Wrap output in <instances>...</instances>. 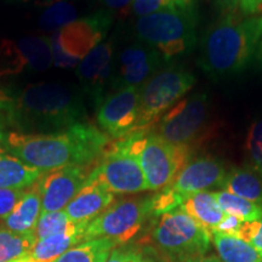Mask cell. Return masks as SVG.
I'll return each instance as SVG.
<instances>
[{
	"instance_id": "6da1fadb",
	"label": "cell",
	"mask_w": 262,
	"mask_h": 262,
	"mask_svg": "<svg viewBox=\"0 0 262 262\" xmlns=\"http://www.w3.org/2000/svg\"><path fill=\"white\" fill-rule=\"evenodd\" d=\"M110 145L106 134L86 123L56 134H0L6 152L41 172L67 165L95 166Z\"/></svg>"
},
{
	"instance_id": "7a4b0ae2",
	"label": "cell",
	"mask_w": 262,
	"mask_h": 262,
	"mask_svg": "<svg viewBox=\"0 0 262 262\" xmlns=\"http://www.w3.org/2000/svg\"><path fill=\"white\" fill-rule=\"evenodd\" d=\"M84 116L81 101L62 85L34 84L9 93L8 133H62L84 123Z\"/></svg>"
},
{
	"instance_id": "3957f363",
	"label": "cell",
	"mask_w": 262,
	"mask_h": 262,
	"mask_svg": "<svg viewBox=\"0 0 262 262\" xmlns=\"http://www.w3.org/2000/svg\"><path fill=\"white\" fill-rule=\"evenodd\" d=\"M262 33V16L244 19L229 14L203 34L199 67L212 79L243 72L256 56Z\"/></svg>"
},
{
	"instance_id": "277c9868",
	"label": "cell",
	"mask_w": 262,
	"mask_h": 262,
	"mask_svg": "<svg viewBox=\"0 0 262 262\" xmlns=\"http://www.w3.org/2000/svg\"><path fill=\"white\" fill-rule=\"evenodd\" d=\"M198 14L194 3L171 5L140 17L136 33L146 45L159 52L164 61L191 52L196 42Z\"/></svg>"
},
{
	"instance_id": "5b68a950",
	"label": "cell",
	"mask_w": 262,
	"mask_h": 262,
	"mask_svg": "<svg viewBox=\"0 0 262 262\" xmlns=\"http://www.w3.org/2000/svg\"><path fill=\"white\" fill-rule=\"evenodd\" d=\"M118 141L139 160L148 191H162L171 186L193 153L188 147L164 141L153 129L136 130Z\"/></svg>"
},
{
	"instance_id": "8992f818",
	"label": "cell",
	"mask_w": 262,
	"mask_h": 262,
	"mask_svg": "<svg viewBox=\"0 0 262 262\" xmlns=\"http://www.w3.org/2000/svg\"><path fill=\"white\" fill-rule=\"evenodd\" d=\"M150 221L149 243L165 262H188L208 251L211 235L180 208Z\"/></svg>"
},
{
	"instance_id": "52a82bcc",
	"label": "cell",
	"mask_w": 262,
	"mask_h": 262,
	"mask_svg": "<svg viewBox=\"0 0 262 262\" xmlns=\"http://www.w3.org/2000/svg\"><path fill=\"white\" fill-rule=\"evenodd\" d=\"M210 114L208 95L199 93L171 107L153 131L173 146L194 149L196 145L212 135Z\"/></svg>"
},
{
	"instance_id": "ba28073f",
	"label": "cell",
	"mask_w": 262,
	"mask_h": 262,
	"mask_svg": "<svg viewBox=\"0 0 262 262\" xmlns=\"http://www.w3.org/2000/svg\"><path fill=\"white\" fill-rule=\"evenodd\" d=\"M195 78L182 67H168L140 86L139 120L136 130H152L153 125L192 89ZM135 130V131H136Z\"/></svg>"
},
{
	"instance_id": "9c48e42d",
	"label": "cell",
	"mask_w": 262,
	"mask_h": 262,
	"mask_svg": "<svg viewBox=\"0 0 262 262\" xmlns=\"http://www.w3.org/2000/svg\"><path fill=\"white\" fill-rule=\"evenodd\" d=\"M152 219V195L122 199L88 224L84 239L108 238L120 247L135 237Z\"/></svg>"
},
{
	"instance_id": "30bf717a",
	"label": "cell",
	"mask_w": 262,
	"mask_h": 262,
	"mask_svg": "<svg viewBox=\"0 0 262 262\" xmlns=\"http://www.w3.org/2000/svg\"><path fill=\"white\" fill-rule=\"evenodd\" d=\"M110 25V17L103 12H98L54 32L50 45L55 66L72 68L79 64L100 44Z\"/></svg>"
},
{
	"instance_id": "8fae6325",
	"label": "cell",
	"mask_w": 262,
	"mask_h": 262,
	"mask_svg": "<svg viewBox=\"0 0 262 262\" xmlns=\"http://www.w3.org/2000/svg\"><path fill=\"white\" fill-rule=\"evenodd\" d=\"M88 182L96 183L113 194L148 191L139 160L127 152L119 141L110 145L104 156L91 170Z\"/></svg>"
},
{
	"instance_id": "7c38bea8",
	"label": "cell",
	"mask_w": 262,
	"mask_h": 262,
	"mask_svg": "<svg viewBox=\"0 0 262 262\" xmlns=\"http://www.w3.org/2000/svg\"><path fill=\"white\" fill-rule=\"evenodd\" d=\"M95 166L67 165L44 172L38 186L41 196V214L64 210L88 181Z\"/></svg>"
},
{
	"instance_id": "4fadbf2b",
	"label": "cell",
	"mask_w": 262,
	"mask_h": 262,
	"mask_svg": "<svg viewBox=\"0 0 262 262\" xmlns=\"http://www.w3.org/2000/svg\"><path fill=\"white\" fill-rule=\"evenodd\" d=\"M140 88L117 90L97 108V124L107 136L120 140L136 130L139 120Z\"/></svg>"
},
{
	"instance_id": "5bb4252c",
	"label": "cell",
	"mask_w": 262,
	"mask_h": 262,
	"mask_svg": "<svg viewBox=\"0 0 262 262\" xmlns=\"http://www.w3.org/2000/svg\"><path fill=\"white\" fill-rule=\"evenodd\" d=\"M163 61L159 52L148 45L137 44L127 47L119 56L112 86L117 90L129 86H142L156 74Z\"/></svg>"
},
{
	"instance_id": "9a60e30c",
	"label": "cell",
	"mask_w": 262,
	"mask_h": 262,
	"mask_svg": "<svg viewBox=\"0 0 262 262\" xmlns=\"http://www.w3.org/2000/svg\"><path fill=\"white\" fill-rule=\"evenodd\" d=\"M226 173L227 171L220 159L201 157L189 160L169 187L186 198L209 188L222 187Z\"/></svg>"
},
{
	"instance_id": "2e32d148",
	"label": "cell",
	"mask_w": 262,
	"mask_h": 262,
	"mask_svg": "<svg viewBox=\"0 0 262 262\" xmlns=\"http://www.w3.org/2000/svg\"><path fill=\"white\" fill-rule=\"evenodd\" d=\"M112 42H101L78 64V78L97 107L103 101L104 86L112 72Z\"/></svg>"
},
{
	"instance_id": "e0dca14e",
	"label": "cell",
	"mask_w": 262,
	"mask_h": 262,
	"mask_svg": "<svg viewBox=\"0 0 262 262\" xmlns=\"http://www.w3.org/2000/svg\"><path fill=\"white\" fill-rule=\"evenodd\" d=\"M8 55L11 58L10 73H16L25 68L33 71H47L51 67L52 52L48 37H26L10 42Z\"/></svg>"
},
{
	"instance_id": "ac0fdd59",
	"label": "cell",
	"mask_w": 262,
	"mask_h": 262,
	"mask_svg": "<svg viewBox=\"0 0 262 262\" xmlns=\"http://www.w3.org/2000/svg\"><path fill=\"white\" fill-rule=\"evenodd\" d=\"M114 203L113 193L96 183L88 182L64 208V212L74 224H89Z\"/></svg>"
},
{
	"instance_id": "d6986e66",
	"label": "cell",
	"mask_w": 262,
	"mask_h": 262,
	"mask_svg": "<svg viewBox=\"0 0 262 262\" xmlns=\"http://www.w3.org/2000/svg\"><path fill=\"white\" fill-rule=\"evenodd\" d=\"M39 181V180H38ZM41 215V196L38 182L26 188L14 210L0 224V228L16 233H34L35 226Z\"/></svg>"
},
{
	"instance_id": "ffe728a7",
	"label": "cell",
	"mask_w": 262,
	"mask_h": 262,
	"mask_svg": "<svg viewBox=\"0 0 262 262\" xmlns=\"http://www.w3.org/2000/svg\"><path fill=\"white\" fill-rule=\"evenodd\" d=\"M86 226V224H77L67 231L38 241L27 257L33 262H54L71 248L85 242Z\"/></svg>"
},
{
	"instance_id": "44dd1931",
	"label": "cell",
	"mask_w": 262,
	"mask_h": 262,
	"mask_svg": "<svg viewBox=\"0 0 262 262\" xmlns=\"http://www.w3.org/2000/svg\"><path fill=\"white\" fill-rule=\"evenodd\" d=\"M180 209L185 211L189 217H192L210 235H212V232L224 220L226 215L220 205L217 204L214 193L206 191L186 196Z\"/></svg>"
},
{
	"instance_id": "7402d4cb",
	"label": "cell",
	"mask_w": 262,
	"mask_h": 262,
	"mask_svg": "<svg viewBox=\"0 0 262 262\" xmlns=\"http://www.w3.org/2000/svg\"><path fill=\"white\" fill-rule=\"evenodd\" d=\"M40 170L32 168L0 146V188L25 189L41 178Z\"/></svg>"
},
{
	"instance_id": "603a6c76",
	"label": "cell",
	"mask_w": 262,
	"mask_h": 262,
	"mask_svg": "<svg viewBox=\"0 0 262 262\" xmlns=\"http://www.w3.org/2000/svg\"><path fill=\"white\" fill-rule=\"evenodd\" d=\"M222 188L262 208V178L251 168L232 169L226 173Z\"/></svg>"
},
{
	"instance_id": "cb8c5ba5",
	"label": "cell",
	"mask_w": 262,
	"mask_h": 262,
	"mask_svg": "<svg viewBox=\"0 0 262 262\" xmlns=\"http://www.w3.org/2000/svg\"><path fill=\"white\" fill-rule=\"evenodd\" d=\"M211 239L222 262H262L256 249L235 235L214 232Z\"/></svg>"
},
{
	"instance_id": "d4e9b609",
	"label": "cell",
	"mask_w": 262,
	"mask_h": 262,
	"mask_svg": "<svg viewBox=\"0 0 262 262\" xmlns=\"http://www.w3.org/2000/svg\"><path fill=\"white\" fill-rule=\"evenodd\" d=\"M117 247L119 245L112 239H90L71 248L54 262H106L111 251Z\"/></svg>"
},
{
	"instance_id": "484cf974",
	"label": "cell",
	"mask_w": 262,
	"mask_h": 262,
	"mask_svg": "<svg viewBox=\"0 0 262 262\" xmlns=\"http://www.w3.org/2000/svg\"><path fill=\"white\" fill-rule=\"evenodd\" d=\"M37 242L34 233H16L0 228V262H14L28 256Z\"/></svg>"
},
{
	"instance_id": "4316f807",
	"label": "cell",
	"mask_w": 262,
	"mask_h": 262,
	"mask_svg": "<svg viewBox=\"0 0 262 262\" xmlns=\"http://www.w3.org/2000/svg\"><path fill=\"white\" fill-rule=\"evenodd\" d=\"M214 193L217 204L220 205L225 214L237 216L242 221H261L262 220V208L260 205L249 202L229 193L227 191H219Z\"/></svg>"
},
{
	"instance_id": "83f0119b",
	"label": "cell",
	"mask_w": 262,
	"mask_h": 262,
	"mask_svg": "<svg viewBox=\"0 0 262 262\" xmlns=\"http://www.w3.org/2000/svg\"><path fill=\"white\" fill-rule=\"evenodd\" d=\"M77 10L64 0H55L49 4L39 19V27L45 32H56L77 19Z\"/></svg>"
},
{
	"instance_id": "f1b7e54d",
	"label": "cell",
	"mask_w": 262,
	"mask_h": 262,
	"mask_svg": "<svg viewBox=\"0 0 262 262\" xmlns=\"http://www.w3.org/2000/svg\"><path fill=\"white\" fill-rule=\"evenodd\" d=\"M75 225L77 224L70 220L64 210L44 212L39 217L38 224L34 229V234L38 241H41V239L50 237V235L67 231V229L74 227Z\"/></svg>"
},
{
	"instance_id": "f546056e",
	"label": "cell",
	"mask_w": 262,
	"mask_h": 262,
	"mask_svg": "<svg viewBox=\"0 0 262 262\" xmlns=\"http://www.w3.org/2000/svg\"><path fill=\"white\" fill-rule=\"evenodd\" d=\"M244 149L249 168L256 171L262 178V116L254 120L249 127Z\"/></svg>"
},
{
	"instance_id": "4dcf8cb0",
	"label": "cell",
	"mask_w": 262,
	"mask_h": 262,
	"mask_svg": "<svg viewBox=\"0 0 262 262\" xmlns=\"http://www.w3.org/2000/svg\"><path fill=\"white\" fill-rule=\"evenodd\" d=\"M185 196L180 193L172 191L170 187H166L152 195V209L153 217L165 214V212L176 210L181 206Z\"/></svg>"
},
{
	"instance_id": "1f68e13d",
	"label": "cell",
	"mask_w": 262,
	"mask_h": 262,
	"mask_svg": "<svg viewBox=\"0 0 262 262\" xmlns=\"http://www.w3.org/2000/svg\"><path fill=\"white\" fill-rule=\"evenodd\" d=\"M106 262H155L147 256L145 250L135 247H126L125 244L114 248Z\"/></svg>"
},
{
	"instance_id": "d6a6232c",
	"label": "cell",
	"mask_w": 262,
	"mask_h": 262,
	"mask_svg": "<svg viewBox=\"0 0 262 262\" xmlns=\"http://www.w3.org/2000/svg\"><path fill=\"white\" fill-rule=\"evenodd\" d=\"M25 189L0 188V224L14 210L16 204L24 195Z\"/></svg>"
},
{
	"instance_id": "836d02e7",
	"label": "cell",
	"mask_w": 262,
	"mask_h": 262,
	"mask_svg": "<svg viewBox=\"0 0 262 262\" xmlns=\"http://www.w3.org/2000/svg\"><path fill=\"white\" fill-rule=\"evenodd\" d=\"M171 0H134L133 10L139 17L148 16L171 6Z\"/></svg>"
},
{
	"instance_id": "e575fe53",
	"label": "cell",
	"mask_w": 262,
	"mask_h": 262,
	"mask_svg": "<svg viewBox=\"0 0 262 262\" xmlns=\"http://www.w3.org/2000/svg\"><path fill=\"white\" fill-rule=\"evenodd\" d=\"M243 222L244 221H242L241 219L237 217V216L226 214L224 220L217 225V227L215 228L214 232H219V233L229 234V235H235V237H237L239 229H241ZM214 232H212V233H214Z\"/></svg>"
},
{
	"instance_id": "d590c367",
	"label": "cell",
	"mask_w": 262,
	"mask_h": 262,
	"mask_svg": "<svg viewBox=\"0 0 262 262\" xmlns=\"http://www.w3.org/2000/svg\"><path fill=\"white\" fill-rule=\"evenodd\" d=\"M258 228H260V221H244L241 229H239L237 237L250 244L255 235L257 234Z\"/></svg>"
},
{
	"instance_id": "8d00e7d4",
	"label": "cell",
	"mask_w": 262,
	"mask_h": 262,
	"mask_svg": "<svg viewBox=\"0 0 262 262\" xmlns=\"http://www.w3.org/2000/svg\"><path fill=\"white\" fill-rule=\"evenodd\" d=\"M239 8L244 15L261 14L262 0H239Z\"/></svg>"
},
{
	"instance_id": "74e56055",
	"label": "cell",
	"mask_w": 262,
	"mask_h": 262,
	"mask_svg": "<svg viewBox=\"0 0 262 262\" xmlns=\"http://www.w3.org/2000/svg\"><path fill=\"white\" fill-rule=\"evenodd\" d=\"M215 2L219 8L227 15L235 11V9L239 6V0H215Z\"/></svg>"
},
{
	"instance_id": "f35d334b",
	"label": "cell",
	"mask_w": 262,
	"mask_h": 262,
	"mask_svg": "<svg viewBox=\"0 0 262 262\" xmlns=\"http://www.w3.org/2000/svg\"><path fill=\"white\" fill-rule=\"evenodd\" d=\"M134 0H104L108 8L111 9H124Z\"/></svg>"
},
{
	"instance_id": "ab89813d",
	"label": "cell",
	"mask_w": 262,
	"mask_h": 262,
	"mask_svg": "<svg viewBox=\"0 0 262 262\" xmlns=\"http://www.w3.org/2000/svg\"><path fill=\"white\" fill-rule=\"evenodd\" d=\"M253 247L256 249V250L260 253L262 256V220L260 221V228H258L257 234L255 235V238L253 239V242L250 243Z\"/></svg>"
},
{
	"instance_id": "60d3db41",
	"label": "cell",
	"mask_w": 262,
	"mask_h": 262,
	"mask_svg": "<svg viewBox=\"0 0 262 262\" xmlns=\"http://www.w3.org/2000/svg\"><path fill=\"white\" fill-rule=\"evenodd\" d=\"M188 262H222L220 258L214 256V255H210V256H202L198 258H193V260Z\"/></svg>"
},
{
	"instance_id": "b9f144b4",
	"label": "cell",
	"mask_w": 262,
	"mask_h": 262,
	"mask_svg": "<svg viewBox=\"0 0 262 262\" xmlns=\"http://www.w3.org/2000/svg\"><path fill=\"white\" fill-rule=\"evenodd\" d=\"M256 57H257V61L258 63L262 66V33H261V39H260V42H258V48H257V52H256Z\"/></svg>"
},
{
	"instance_id": "7bdbcfd3",
	"label": "cell",
	"mask_w": 262,
	"mask_h": 262,
	"mask_svg": "<svg viewBox=\"0 0 262 262\" xmlns=\"http://www.w3.org/2000/svg\"><path fill=\"white\" fill-rule=\"evenodd\" d=\"M172 5H187V4H193L194 0H171Z\"/></svg>"
},
{
	"instance_id": "ee69618b",
	"label": "cell",
	"mask_w": 262,
	"mask_h": 262,
	"mask_svg": "<svg viewBox=\"0 0 262 262\" xmlns=\"http://www.w3.org/2000/svg\"><path fill=\"white\" fill-rule=\"evenodd\" d=\"M14 262H33V261L29 257L26 256L24 258H21V260H17V261H14Z\"/></svg>"
}]
</instances>
